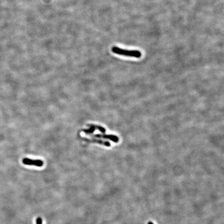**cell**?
<instances>
[{"instance_id": "cell-6", "label": "cell", "mask_w": 224, "mask_h": 224, "mask_svg": "<svg viewBox=\"0 0 224 224\" xmlns=\"http://www.w3.org/2000/svg\"><path fill=\"white\" fill-rule=\"evenodd\" d=\"M92 126L94 127L96 130H98L99 131H100L101 132H102L103 133H104L105 132H106V129L102 127V126H98V125H96L94 124H91Z\"/></svg>"}, {"instance_id": "cell-4", "label": "cell", "mask_w": 224, "mask_h": 224, "mask_svg": "<svg viewBox=\"0 0 224 224\" xmlns=\"http://www.w3.org/2000/svg\"><path fill=\"white\" fill-rule=\"evenodd\" d=\"M83 140L85 141L86 142L89 143H98L99 144L103 145L104 146L107 147L111 146V143L109 142V141H105L101 140H96V139H88V138H83Z\"/></svg>"}, {"instance_id": "cell-2", "label": "cell", "mask_w": 224, "mask_h": 224, "mask_svg": "<svg viewBox=\"0 0 224 224\" xmlns=\"http://www.w3.org/2000/svg\"><path fill=\"white\" fill-rule=\"evenodd\" d=\"M22 162L25 165H35L38 167H41L44 165V162L41 160H33L27 158H23Z\"/></svg>"}, {"instance_id": "cell-8", "label": "cell", "mask_w": 224, "mask_h": 224, "mask_svg": "<svg viewBox=\"0 0 224 224\" xmlns=\"http://www.w3.org/2000/svg\"><path fill=\"white\" fill-rule=\"evenodd\" d=\"M153 224V223L152 222H149V223H148V224Z\"/></svg>"}, {"instance_id": "cell-3", "label": "cell", "mask_w": 224, "mask_h": 224, "mask_svg": "<svg viewBox=\"0 0 224 224\" xmlns=\"http://www.w3.org/2000/svg\"><path fill=\"white\" fill-rule=\"evenodd\" d=\"M94 138H103L105 139H109V140L113 141L114 142L118 143L119 142V138L117 136H116L112 134H94L92 136Z\"/></svg>"}, {"instance_id": "cell-7", "label": "cell", "mask_w": 224, "mask_h": 224, "mask_svg": "<svg viewBox=\"0 0 224 224\" xmlns=\"http://www.w3.org/2000/svg\"><path fill=\"white\" fill-rule=\"evenodd\" d=\"M36 224H43V220L41 218L38 217L36 220Z\"/></svg>"}, {"instance_id": "cell-1", "label": "cell", "mask_w": 224, "mask_h": 224, "mask_svg": "<svg viewBox=\"0 0 224 224\" xmlns=\"http://www.w3.org/2000/svg\"><path fill=\"white\" fill-rule=\"evenodd\" d=\"M112 52L116 54H120L127 57H134L139 58L142 56V54L138 50H128L118 48L117 47H113L112 48Z\"/></svg>"}, {"instance_id": "cell-5", "label": "cell", "mask_w": 224, "mask_h": 224, "mask_svg": "<svg viewBox=\"0 0 224 224\" xmlns=\"http://www.w3.org/2000/svg\"><path fill=\"white\" fill-rule=\"evenodd\" d=\"M87 126L90 127V128L88 129H84V130H83V131L85 132L86 134H92V133L96 130V129L94 126H92L91 124H88Z\"/></svg>"}]
</instances>
